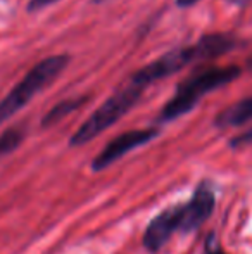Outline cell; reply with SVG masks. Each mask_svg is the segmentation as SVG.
I'll use <instances>...</instances> for the list:
<instances>
[{"mask_svg":"<svg viewBox=\"0 0 252 254\" xmlns=\"http://www.w3.org/2000/svg\"><path fill=\"white\" fill-rule=\"evenodd\" d=\"M237 47V40L232 35L225 33H211L204 35L199 42L189 47H180L175 51L166 52L164 56L157 57L155 61L149 63L145 67L138 69L131 76V85L145 88L147 85L159 81L166 76L178 73L190 63H199V61L216 59L219 56H225L232 49Z\"/></svg>","mask_w":252,"mask_h":254,"instance_id":"1","label":"cell"},{"mask_svg":"<svg viewBox=\"0 0 252 254\" xmlns=\"http://www.w3.org/2000/svg\"><path fill=\"white\" fill-rule=\"evenodd\" d=\"M240 74H242V69L239 66L207 67V69L192 74L176 87L175 95L164 104L159 114V121L166 123V121H175L176 118L185 116L201 102L205 94L232 83Z\"/></svg>","mask_w":252,"mask_h":254,"instance_id":"2","label":"cell"},{"mask_svg":"<svg viewBox=\"0 0 252 254\" xmlns=\"http://www.w3.org/2000/svg\"><path fill=\"white\" fill-rule=\"evenodd\" d=\"M67 64H69V56L59 54L47 57L31 67L30 73H26V76L0 101V125L19 113L38 92L54 83L55 78L67 67Z\"/></svg>","mask_w":252,"mask_h":254,"instance_id":"3","label":"cell"},{"mask_svg":"<svg viewBox=\"0 0 252 254\" xmlns=\"http://www.w3.org/2000/svg\"><path fill=\"white\" fill-rule=\"evenodd\" d=\"M144 88L130 85L126 88H121L116 92L114 95L107 99L97 111L92 113V116L71 135L69 145L71 147H78V145H85L90 140H94L97 135L105 131L109 127L118 123L128 111L133 109V106L140 101Z\"/></svg>","mask_w":252,"mask_h":254,"instance_id":"4","label":"cell"},{"mask_svg":"<svg viewBox=\"0 0 252 254\" xmlns=\"http://www.w3.org/2000/svg\"><path fill=\"white\" fill-rule=\"evenodd\" d=\"M176 232L185 234V211H183V204L168 207V209L161 211L154 220H151V223L147 225V228L144 232L142 244H144V248L149 253H157L168 244V241Z\"/></svg>","mask_w":252,"mask_h":254,"instance_id":"5","label":"cell"},{"mask_svg":"<svg viewBox=\"0 0 252 254\" xmlns=\"http://www.w3.org/2000/svg\"><path fill=\"white\" fill-rule=\"evenodd\" d=\"M159 135V131L155 128H145V130H130L126 133L118 135L116 138H112L101 152L97 154V157L92 163V170L94 171H102L105 168H109L112 163H116L118 159H121L125 154L131 152L133 149L145 145L155 138Z\"/></svg>","mask_w":252,"mask_h":254,"instance_id":"6","label":"cell"},{"mask_svg":"<svg viewBox=\"0 0 252 254\" xmlns=\"http://www.w3.org/2000/svg\"><path fill=\"white\" fill-rule=\"evenodd\" d=\"M214 206H216L214 190H212V187L207 182H202L195 189L190 201L183 202V211H185V234L197 230L212 214Z\"/></svg>","mask_w":252,"mask_h":254,"instance_id":"7","label":"cell"},{"mask_svg":"<svg viewBox=\"0 0 252 254\" xmlns=\"http://www.w3.org/2000/svg\"><path fill=\"white\" fill-rule=\"evenodd\" d=\"M252 120V97L242 99L240 102H235L233 106L226 107L225 111L216 116L214 125L218 128H232L242 127L247 121Z\"/></svg>","mask_w":252,"mask_h":254,"instance_id":"8","label":"cell"},{"mask_svg":"<svg viewBox=\"0 0 252 254\" xmlns=\"http://www.w3.org/2000/svg\"><path fill=\"white\" fill-rule=\"evenodd\" d=\"M87 101H88V97L80 95V97H71V99H66V101H61L59 104H55V106L44 116V120H42V127L44 128L54 127L55 123H59L61 120H64L67 114H71V113H74V111L80 109V107L83 106Z\"/></svg>","mask_w":252,"mask_h":254,"instance_id":"9","label":"cell"},{"mask_svg":"<svg viewBox=\"0 0 252 254\" xmlns=\"http://www.w3.org/2000/svg\"><path fill=\"white\" fill-rule=\"evenodd\" d=\"M24 140V130L21 127H10L0 135V157L16 151Z\"/></svg>","mask_w":252,"mask_h":254,"instance_id":"10","label":"cell"},{"mask_svg":"<svg viewBox=\"0 0 252 254\" xmlns=\"http://www.w3.org/2000/svg\"><path fill=\"white\" fill-rule=\"evenodd\" d=\"M246 145H252V128H249L247 131L237 135V137H233L232 140H230V147H233V149L246 147Z\"/></svg>","mask_w":252,"mask_h":254,"instance_id":"11","label":"cell"},{"mask_svg":"<svg viewBox=\"0 0 252 254\" xmlns=\"http://www.w3.org/2000/svg\"><path fill=\"white\" fill-rule=\"evenodd\" d=\"M59 2V0H30L28 2V10L30 12H37V10H42L45 9V7L52 5V3Z\"/></svg>","mask_w":252,"mask_h":254,"instance_id":"12","label":"cell"},{"mask_svg":"<svg viewBox=\"0 0 252 254\" xmlns=\"http://www.w3.org/2000/svg\"><path fill=\"white\" fill-rule=\"evenodd\" d=\"M205 254H226V253L221 251L219 248H216L214 241H207V244H205Z\"/></svg>","mask_w":252,"mask_h":254,"instance_id":"13","label":"cell"},{"mask_svg":"<svg viewBox=\"0 0 252 254\" xmlns=\"http://www.w3.org/2000/svg\"><path fill=\"white\" fill-rule=\"evenodd\" d=\"M201 0H176V7L180 9H189V7H194L195 3H199Z\"/></svg>","mask_w":252,"mask_h":254,"instance_id":"14","label":"cell"},{"mask_svg":"<svg viewBox=\"0 0 252 254\" xmlns=\"http://www.w3.org/2000/svg\"><path fill=\"white\" fill-rule=\"evenodd\" d=\"M230 2H233V3H246L247 0H230Z\"/></svg>","mask_w":252,"mask_h":254,"instance_id":"15","label":"cell"},{"mask_svg":"<svg viewBox=\"0 0 252 254\" xmlns=\"http://www.w3.org/2000/svg\"><path fill=\"white\" fill-rule=\"evenodd\" d=\"M102 2H107V0H94V3H102Z\"/></svg>","mask_w":252,"mask_h":254,"instance_id":"16","label":"cell"}]
</instances>
